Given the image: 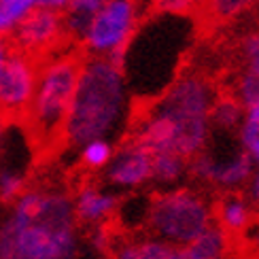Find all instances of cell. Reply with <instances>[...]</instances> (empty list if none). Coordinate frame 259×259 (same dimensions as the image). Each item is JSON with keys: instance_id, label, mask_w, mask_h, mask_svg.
Segmentation results:
<instances>
[{"instance_id": "7402d4cb", "label": "cell", "mask_w": 259, "mask_h": 259, "mask_svg": "<svg viewBox=\"0 0 259 259\" xmlns=\"http://www.w3.org/2000/svg\"><path fill=\"white\" fill-rule=\"evenodd\" d=\"M38 7V0H0V36H11L19 21Z\"/></svg>"}, {"instance_id": "44dd1931", "label": "cell", "mask_w": 259, "mask_h": 259, "mask_svg": "<svg viewBox=\"0 0 259 259\" xmlns=\"http://www.w3.org/2000/svg\"><path fill=\"white\" fill-rule=\"evenodd\" d=\"M79 161L88 170H104L115 153V140L109 138H94L83 143L79 149Z\"/></svg>"}, {"instance_id": "2e32d148", "label": "cell", "mask_w": 259, "mask_h": 259, "mask_svg": "<svg viewBox=\"0 0 259 259\" xmlns=\"http://www.w3.org/2000/svg\"><path fill=\"white\" fill-rule=\"evenodd\" d=\"M230 236L217 223H212L189 244L181 246V255L183 259H225L230 253Z\"/></svg>"}, {"instance_id": "7a4b0ae2", "label": "cell", "mask_w": 259, "mask_h": 259, "mask_svg": "<svg viewBox=\"0 0 259 259\" xmlns=\"http://www.w3.org/2000/svg\"><path fill=\"white\" fill-rule=\"evenodd\" d=\"M0 225V259H74L79 221L64 191H21Z\"/></svg>"}, {"instance_id": "83f0119b", "label": "cell", "mask_w": 259, "mask_h": 259, "mask_svg": "<svg viewBox=\"0 0 259 259\" xmlns=\"http://www.w3.org/2000/svg\"><path fill=\"white\" fill-rule=\"evenodd\" d=\"M68 3H70V0H38V7H45V9H51V11H58V13H62Z\"/></svg>"}, {"instance_id": "ba28073f", "label": "cell", "mask_w": 259, "mask_h": 259, "mask_svg": "<svg viewBox=\"0 0 259 259\" xmlns=\"http://www.w3.org/2000/svg\"><path fill=\"white\" fill-rule=\"evenodd\" d=\"M255 161L238 145L230 151H212L208 145L189 159V177L214 191H244Z\"/></svg>"}, {"instance_id": "4dcf8cb0", "label": "cell", "mask_w": 259, "mask_h": 259, "mask_svg": "<svg viewBox=\"0 0 259 259\" xmlns=\"http://www.w3.org/2000/svg\"><path fill=\"white\" fill-rule=\"evenodd\" d=\"M255 217L259 219V202H257V210H255Z\"/></svg>"}, {"instance_id": "d6986e66", "label": "cell", "mask_w": 259, "mask_h": 259, "mask_svg": "<svg viewBox=\"0 0 259 259\" xmlns=\"http://www.w3.org/2000/svg\"><path fill=\"white\" fill-rule=\"evenodd\" d=\"M102 5H104V0H70L66 9L62 11L66 36L79 40L83 36L85 28L90 26L92 17L98 13Z\"/></svg>"}, {"instance_id": "f1b7e54d", "label": "cell", "mask_w": 259, "mask_h": 259, "mask_svg": "<svg viewBox=\"0 0 259 259\" xmlns=\"http://www.w3.org/2000/svg\"><path fill=\"white\" fill-rule=\"evenodd\" d=\"M9 56H11V45H9V40H7V36H0V68L5 66V62H7Z\"/></svg>"}, {"instance_id": "ac0fdd59", "label": "cell", "mask_w": 259, "mask_h": 259, "mask_svg": "<svg viewBox=\"0 0 259 259\" xmlns=\"http://www.w3.org/2000/svg\"><path fill=\"white\" fill-rule=\"evenodd\" d=\"M242 106L244 115L238 130H236V140L251 155L255 164H259V92Z\"/></svg>"}, {"instance_id": "f546056e", "label": "cell", "mask_w": 259, "mask_h": 259, "mask_svg": "<svg viewBox=\"0 0 259 259\" xmlns=\"http://www.w3.org/2000/svg\"><path fill=\"white\" fill-rule=\"evenodd\" d=\"M3 140H5V121H3V115H0V149H3Z\"/></svg>"}, {"instance_id": "484cf974", "label": "cell", "mask_w": 259, "mask_h": 259, "mask_svg": "<svg viewBox=\"0 0 259 259\" xmlns=\"http://www.w3.org/2000/svg\"><path fill=\"white\" fill-rule=\"evenodd\" d=\"M238 238L246 244V246H251V249H255V251H259V219L255 221H251L249 223V228H246L240 236H238Z\"/></svg>"}, {"instance_id": "8992f818", "label": "cell", "mask_w": 259, "mask_h": 259, "mask_svg": "<svg viewBox=\"0 0 259 259\" xmlns=\"http://www.w3.org/2000/svg\"><path fill=\"white\" fill-rule=\"evenodd\" d=\"M212 223V202L185 183L159 189L149 198L145 232L170 244L185 246Z\"/></svg>"}, {"instance_id": "277c9868", "label": "cell", "mask_w": 259, "mask_h": 259, "mask_svg": "<svg viewBox=\"0 0 259 259\" xmlns=\"http://www.w3.org/2000/svg\"><path fill=\"white\" fill-rule=\"evenodd\" d=\"M193 42L191 15L157 13L140 21L123 51L121 68L134 100L151 102L183 72V60Z\"/></svg>"}, {"instance_id": "52a82bcc", "label": "cell", "mask_w": 259, "mask_h": 259, "mask_svg": "<svg viewBox=\"0 0 259 259\" xmlns=\"http://www.w3.org/2000/svg\"><path fill=\"white\" fill-rule=\"evenodd\" d=\"M143 21L140 0H104L79 38L88 56L121 62L123 51Z\"/></svg>"}, {"instance_id": "7c38bea8", "label": "cell", "mask_w": 259, "mask_h": 259, "mask_svg": "<svg viewBox=\"0 0 259 259\" xmlns=\"http://www.w3.org/2000/svg\"><path fill=\"white\" fill-rule=\"evenodd\" d=\"M72 208L74 217L81 225H104L109 223L119 208V196L115 193V189L100 187L96 183H88L81 185L72 198Z\"/></svg>"}, {"instance_id": "8fae6325", "label": "cell", "mask_w": 259, "mask_h": 259, "mask_svg": "<svg viewBox=\"0 0 259 259\" xmlns=\"http://www.w3.org/2000/svg\"><path fill=\"white\" fill-rule=\"evenodd\" d=\"M64 36L66 30H64L62 13L45 7H36L19 21V26L11 34L17 51H24L28 56H40L56 49Z\"/></svg>"}, {"instance_id": "30bf717a", "label": "cell", "mask_w": 259, "mask_h": 259, "mask_svg": "<svg viewBox=\"0 0 259 259\" xmlns=\"http://www.w3.org/2000/svg\"><path fill=\"white\" fill-rule=\"evenodd\" d=\"M151 161L153 153L130 138L115 149L109 166L104 168V179L115 191H138L151 185Z\"/></svg>"}, {"instance_id": "d4e9b609", "label": "cell", "mask_w": 259, "mask_h": 259, "mask_svg": "<svg viewBox=\"0 0 259 259\" xmlns=\"http://www.w3.org/2000/svg\"><path fill=\"white\" fill-rule=\"evenodd\" d=\"M153 11L157 13H172V15H193L202 9L204 0H151Z\"/></svg>"}, {"instance_id": "cb8c5ba5", "label": "cell", "mask_w": 259, "mask_h": 259, "mask_svg": "<svg viewBox=\"0 0 259 259\" xmlns=\"http://www.w3.org/2000/svg\"><path fill=\"white\" fill-rule=\"evenodd\" d=\"M26 187V177L15 168L0 170V200L13 202Z\"/></svg>"}, {"instance_id": "603a6c76", "label": "cell", "mask_w": 259, "mask_h": 259, "mask_svg": "<svg viewBox=\"0 0 259 259\" xmlns=\"http://www.w3.org/2000/svg\"><path fill=\"white\" fill-rule=\"evenodd\" d=\"M240 74L259 79V28L249 30L238 42Z\"/></svg>"}, {"instance_id": "9c48e42d", "label": "cell", "mask_w": 259, "mask_h": 259, "mask_svg": "<svg viewBox=\"0 0 259 259\" xmlns=\"http://www.w3.org/2000/svg\"><path fill=\"white\" fill-rule=\"evenodd\" d=\"M38 66L24 51H11L0 68V115L24 117L36 85Z\"/></svg>"}, {"instance_id": "5b68a950", "label": "cell", "mask_w": 259, "mask_h": 259, "mask_svg": "<svg viewBox=\"0 0 259 259\" xmlns=\"http://www.w3.org/2000/svg\"><path fill=\"white\" fill-rule=\"evenodd\" d=\"M79 68L81 58L74 53H58L38 66L32 100L24 113L36 143L51 145L60 140L77 88Z\"/></svg>"}, {"instance_id": "e0dca14e", "label": "cell", "mask_w": 259, "mask_h": 259, "mask_svg": "<svg viewBox=\"0 0 259 259\" xmlns=\"http://www.w3.org/2000/svg\"><path fill=\"white\" fill-rule=\"evenodd\" d=\"M242 115H244V106L234 94H228V96L217 94V98L212 102V109H210L212 132L236 134V130H238V125L242 121Z\"/></svg>"}, {"instance_id": "4fadbf2b", "label": "cell", "mask_w": 259, "mask_h": 259, "mask_svg": "<svg viewBox=\"0 0 259 259\" xmlns=\"http://www.w3.org/2000/svg\"><path fill=\"white\" fill-rule=\"evenodd\" d=\"M113 259H183L181 246L149 232H134L130 236H115L111 253Z\"/></svg>"}, {"instance_id": "6da1fadb", "label": "cell", "mask_w": 259, "mask_h": 259, "mask_svg": "<svg viewBox=\"0 0 259 259\" xmlns=\"http://www.w3.org/2000/svg\"><path fill=\"white\" fill-rule=\"evenodd\" d=\"M217 98L214 85L200 72L185 70L147 102L132 123V140L151 153L170 151L191 159L212 138L210 109Z\"/></svg>"}, {"instance_id": "4316f807", "label": "cell", "mask_w": 259, "mask_h": 259, "mask_svg": "<svg viewBox=\"0 0 259 259\" xmlns=\"http://www.w3.org/2000/svg\"><path fill=\"white\" fill-rule=\"evenodd\" d=\"M246 196H249L255 204L259 202V164H255L253 175L249 179V185H246Z\"/></svg>"}, {"instance_id": "3957f363", "label": "cell", "mask_w": 259, "mask_h": 259, "mask_svg": "<svg viewBox=\"0 0 259 259\" xmlns=\"http://www.w3.org/2000/svg\"><path fill=\"white\" fill-rule=\"evenodd\" d=\"M134 98L125 83L121 62L88 56L81 60L79 79L62 136L70 149L94 138H121L132 125Z\"/></svg>"}, {"instance_id": "9a60e30c", "label": "cell", "mask_w": 259, "mask_h": 259, "mask_svg": "<svg viewBox=\"0 0 259 259\" xmlns=\"http://www.w3.org/2000/svg\"><path fill=\"white\" fill-rule=\"evenodd\" d=\"M189 177V159L170 151H157L151 161V185L170 189L183 185Z\"/></svg>"}, {"instance_id": "ffe728a7", "label": "cell", "mask_w": 259, "mask_h": 259, "mask_svg": "<svg viewBox=\"0 0 259 259\" xmlns=\"http://www.w3.org/2000/svg\"><path fill=\"white\" fill-rule=\"evenodd\" d=\"M257 5L259 0H204L202 9L219 24H232L249 15Z\"/></svg>"}, {"instance_id": "5bb4252c", "label": "cell", "mask_w": 259, "mask_h": 259, "mask_svg": "<svg viewBox=\"0 0 259 259\" xmlns=\"http://www.w3.org/2000/svg\"><path fill=\"white\" fill-rule=\"evenodd\" d=\"M212 214L214 223L230 238H238L255 219V202L244 191H225L212 204Z\"/></svg>"}]
</instances>
